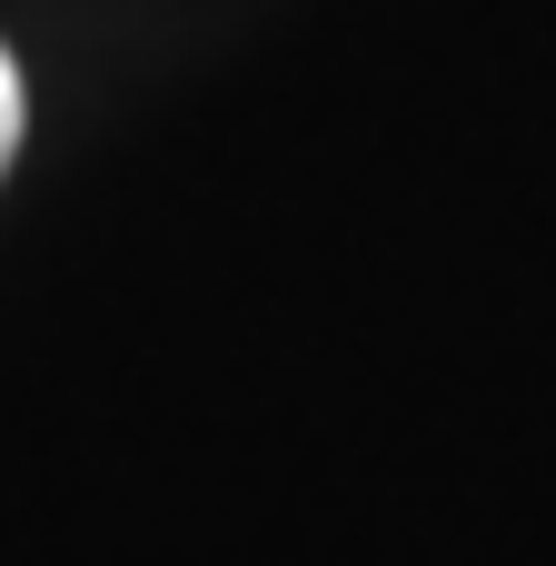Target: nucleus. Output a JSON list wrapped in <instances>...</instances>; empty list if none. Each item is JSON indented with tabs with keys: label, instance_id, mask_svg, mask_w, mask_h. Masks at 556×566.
<instances>
[{
	"label": "nucleus",
	"instance_id": "obj_1",
	"mask_svg": "<svg viewBox=\"0 0 556 566\" xmlns=\"http://www.w3.org/2000/svg\"><path fill=\"white\" fill-rule=\"evenodd\" d=\"M10 149H20V70L0 50V169H10Z\"/></svg>",
	"mask_w": 556,
	"mask_h": 566
}]
</instances>
